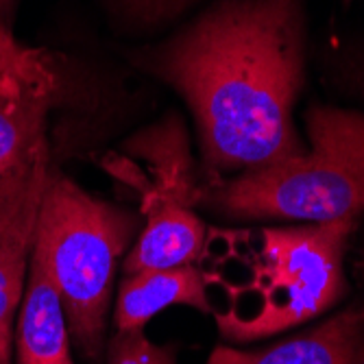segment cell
I'll return each mask as SVG.
<instances>
[{"mask_svg":"<svg viewBox=\"0 0 364 364\" xmlns=\"http://www.w3.org/2000/svg\"><path fill=\"white\" fill-rule=\"evenodd\" d=\"M142 65L190 107L208 173L234 177L308 149L292 118L304 83L301 0H220Z\"/></svg>","mask_w":364,"mask_h":364,"instance_id":"6da1fadb","label":"cell"},{"mask_svg":"<svg viewBox=\"0 0 364 364\" xmlns=\"http://www.w3.org/2000/svg\"><path fill=\"white\" fill-rule=\"evenodd\" d=\"M306 136L301 155L201 186L198 208L234 223L355 220L364 212V114L312 105Z\"/></svg>","mask_w":364,"mask_h":364,"instance_id":"7a4b0ae2","label":"cell"},{"mask_svg":"<svg viewBox=\"0 0 364 364\" xmlns=\"http://www.w3.org/2000/svg\"><path fill=\"white\" fill-rule=\"evenodd\" d=\"M138 227L129 210L101 201L68 177H48L31 255L53 279L70 332L90 358L103 349L116 264Z\"/></svg>","mask_w":364,"mask_h":364,"instance_id":"3957f363","label":"cell"},{"mask_svg":"<svg viewBox=\"0 0 364 364\" xmlns=\"http://www.w3.org/2000/svg\"><path fill=\"white\" fill-rule=\"evenodd\" d=\"M351 218L259 229L247 310L216 312L223 341L242 345L314 321L347 294L345 251Z\"/></svg>","mask_w":364,"mask_h":364,"instance_id":"277c9868","label":"cell"},{"mask_svg":"<svg viewBox=\"0 0 364 364\" xmlns=\"http://www.w3.org/2000/svg\"><path fill=\"white\" fill-rule=\"evenodd\" d=\"M59 92L50 57L0 24V181L48 164L46 116Z\"/></svg>","mask_w":364,"mask_h":364,"instance_id":"5b68a950","label":"cell"},{"mask_svg":"<svg viewBox=\"0 0 364 364\" xmlns=\"http://www.w3.org/2000/svg\"><path fill=\"white\" fill-rule=\"evenodd\" d=\"M205 364H364V306H349L301 334L257 351L218 345Z\"/></svg>","mask_w":364,"mask_h":364,"instance_id":"8992f818","label":"cell"},{"mask_svg":"<svg viewBox=\"0 0 364 364\" xmlns=\"http://www.w3.org/2000/svg\"><path fill=\"white\" fill-rule=\"evenodd\" d=\"M208 284V275L194 264L127 275L120 284L114 310L118 334L142 332L155 314L173 306H186L203 314L214 312Z\"/></svg>","mask_w":364,"mask_h":364,"instance_id":"52a82bcc","label":"cell"},{"mask_svg":"<svg viewBox=\"0 0 364 364\" xmlns=\"http://www.w3.org/2000/svg\"><path fill=\"white\" fill-rule=\"evenodd\" d=\"M61 296L42 264L31 255L18 321V364H73Z\"/></svg>","mask_w":364,"mask_h":364,"instance_id":"ba28073f","label":"cell"},{"mask_svg":"<svg viewBox=\"0 0 364 364\" xmlns=\"http://www.w3.org/2000/svg\"><path fill=\"white\" fill-rule=\"evenodd\" d=\"M208 229L196 210L144 220L136 242L127 251L122 271L134 275L151 269H177L190 267L203 253Z\"/></svg>","mask_w":364,"mask_h":364,"instance_id":"9c48e42d","label":"cell"},{"mask_svg":"<svg viewBox=\"0 0 364 364\" xmlns=\"http://www.w3.org/2000/svg\"><path fill=\"white\" fill-rule=\"evenodd\" d=\"M40 203L33 205L0 238V364H11L14 318L24 294V277L28 273Z\"/></svg>","mask_w":364,"mask_h":364,"instance_id":"30bf717a","label":"cell"},{"mask_svg":"<svg viewBox=\"0 0 364 364\" xmlns=\"http://www.w3.org/2000/svg\"><path fill=\"white\" fill-rule=\"evenodd\" d=\"M50 168L42 164L28 175H20L0 181V238L33 208L42 201L44 188L48 183Z\"/></svg>","mask_w":364,"mask_h":364,"instance_id":"8fae6325","label":"cell"},{"mask_svg":"<svg viewBox=\"0 0 364 364\" xmlns=\"http://www.w3.org/2000/svg\"><path fill=\"white\" fill-rule=\"evenodd\" d=\"M109 364H179L175 345H155L142 332L118 334L109 349Z\"/></svg>","mask_w":364,"mask_h":364,"instance_id":"7c38bea8","label":"cell"},{"mask_svg":"<svg viewBox=\"0 0 364 364\" xmlns=\"http://www.w3.org/2000/svg\"><path fill=\"white\" fill-rule=\"evenodd\" d=\"M122 18L138 26H151L179 16L196 0H114Z\"/></svg>","mask_w":364,"mask_h":364,"instance_id":"4fadbf2b","label":"cell"},{"mask_svg":"<svg viewBox=\"0 0 364 364\" xmlns=\"http://www.w3.org/2000/svg\"><path fill=\"white\" fill-rule=\"evenodd\" d=\"M343 79L364 98V48H358L343 59Z\"/></svg>","mask_w":364,"mask_h":364,"instance_id":"5bb4252c","label":"cell"},{"mask_svg":"<svg viewBox=\"0 0 364 364\" xmlns=\"http://www.w3.org/2000/svg\"><path fill=\"white\" fill-rule=\"evenodd\" d=\"M5 3H7V0H0V9H3V7H5Z\"/></svg>","mask_w":364,"mask_h":364,"instance_id":"9a60e30c","label":"cell"},{"mask_svg":"<svg viewBox=\"0 0 364 364\" xmlns=\"http://www.w3.org/2000/svg\"><path fill=\"white\" fill-rule=\"evenodd\" d=\"M347 3H351V0H347Z\"/></svg>","mask_w":364,"mask_h":364,"instance_id":"2e32d148","label":"cell"}]
</instances>
